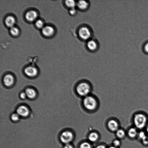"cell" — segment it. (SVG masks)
<instances>
[{"label": "cell", "instance_id": "cell-1", "mask_svg": "<svg viewBox=\"0 0 148 148\" xmlns=\"http://www.w3.org/2000/svg\"><path fill=\"white\" fill-rule=\"evenodd\" d=\"M81 104L84 111L88 113H92L98 109L100 102L96 96L91 93L82 98Z\"/></svg>", "mask_w": 148, "mask_h": 148}, {"label": "cell", "instance_id": "cell-2", "mask_svg": "<svg viewBox=\"0 0 148 148\" xmlns=\"http://www.w3.org/2000/svg\"><path fill=\"white\" fill-rule=\"evenodd\" d=\"M92 86L91 83L86 79H82L77 82L74 87L75 94L82 98L91 93Z\"/></svg>", "mask_w": 148, "mask_h": 148}, {"label": "cell", "instance_id": "cell-3", "mask_svg": "<svg viewBox=\"0 0 148 148\" xmlns=\"http://www.w3.org/2000/svg\"><path fill=\"white\" fill-rule=\"evenodd\" d=\"M132 121L133 126L138 130H143L148 123V114L143 111H137L133 114Z\"/></svg>", "mask_w": 148, "mask_h": 148}, {"label": "cell", "instance_id": "cell-4", "mask_svg": "<svg viewBox=\"0 0 148 148\" xmlns=\"http://www.w3.org/2000/svg\"><path fill=\"white\" fill-rule=\"evenodd\" d=\"M74 138L73 132L68 130L63 131L60 136V139L61 142L64 144L71 143L73 141Z\"/></svg>", "mask_w": 148, "mask_h": 148}, {"label": "cell", "instance_id": "cell-5", "mask_svg": "<svg viewBox=\"0 0 148 148\" xmlns=\"http://www.w3.org/2000/svg\"><path fill=\"white\" fill-rule=\"evenodd\" d=\"M78 33L79 37L84 40H88L92 35L90 29L86 26L81 27L78 29Z\"/></svg>", "mask_w": 148, "mask_h": 148}, {"label": "cell", "instance_id": "cell-6", "mask_svg": "<svg viewBox=\"0 0 148 148\" xmlns=\"http://www.w3.org/2000/svg\"><path fill=\"white\" fill-rule=\"evenodd\" d=\"M106 125L109 130L115 132L120 128V123L116 118L111 117L107 120Z\"/></svg>", "mask_w": 148, "mask_h": 148}, {"label": "cell", "instance_id": "cell-7", "mask_svg": "<svg viewBox=\"0 0 148 148\" xmlns=\"http://www.w3.org/2000/svg\"><path fill=\"white\" fill-rule=\"evenodd\" d=\"M139 130L134 126L130 127L126 131L127 135L130 139L137 138Z\"/></svg>", "mask_w": 148, "mask_h": 148}, {"label": "cell", "instance_id": "cell-8", "mask_svg": "<svg viewBox=\"0 0 148 148\" xmlns=\"http://www.w3.org/2000/svg\"><path fill=\"white\" fill-rule=\"evenodd\" d=\"M16 112L19 116L26 117L29 115V110L27 106L24 105H21L17 108Z\"/></svg>", "mask_w": 148, "mask_h": 148}, {"label": "cell", "instance_id": "cell-9", "mask_svg": "<svg viewBox=\"0 0 148 148\" xmlns=\"http://www.w3.org/2000/svg\"><path fill=\"white\" fill-rule=\"evenodd\" d=\"M24 71L27 76L30 77L35 76L38 73L37 69L32 66H29L26 67Z\"/></svg>", "mask_w": 148, "mask_h": 148}, {"label": "cell", "instance_id": "cell-10", "mask_svg": "<svg viewBox=\"0 0 148 148\" xmlns=\"http://www.w3.org/2000/svg\"><path fill=\"white\" fill-rule=\"evenodd\" d=\"M3 82L5 85L7 86H12L14 83V79L13 76L10 74L5 75L3 79Z\"/></svg>", "mask_w": 148, "mask_h": 148}, {"label": "cell", "instance_id": "cell-11", "mask_svg": "<svg viewBox=\"0 0 148 148\" xmlns=\"http://www.w3.org/2000/svg\"><path fill=\"white\" fill-rule=\"evenodd\" d=\"M86 46L89 50L93 51L97 49L98 45L96 40L94 39H90L88 40Z\"/></svg>", "mask_w": 148, "mask_h": 148}, {"label": "cell", "instance_id": "cell-12", "mask_svg": "<svg viewBox=\"0 0 148 148\" xmlns=\"http://www.w3.org/2000/svg\"><path fill=\"white\" fill-rule=\"evenodd\" d=\"M42 33L46 36H50L53 35L54 32V29L51 26H47L43 27L42 29Z\"/></svg>", "mask_w": 148, "mask_h": 148}, {"label": "cell", "instance_id": "cell-13", "mask_svg": "<svg viewBox=\"0 0 148 148\" xmlns=\"http://www.w3.org/2000/svg\"><path fill=\"white\" fill-rule=\"evenodd\" d=\"M99 134L95 131L90 132L87 136L88 141L90 143H95L97 141L99 138Z\"/></svg>", "mask_w": 148, "mask_h": 148}, {"label": "cell", "instance_id": "cell-14", "mask_svg": "<svg viewBox=\"0 0 148 148\" xmlns=\"http://www.w3.org/2000/svg\"><path fill=\"white\" fill-rule=\"evenodd\" d=\"M89 5V2L87 1L80 0L76 3V6L79 10H85L88 8Z\"/></svg>", "mask_w": 148, "mask_h": 148}, {"label": "cell", "instance_id": "cell-15", "mask_svg": "<svg viewBox=\"0 0 148 148\" xmlns=\"http://www.w3.org/2000/svg\"><path fill=\"white\" fill-rule=\"evenodd\" d=\"M37 16L36 12L34 10H30L27 12L25 15L26 19L29 21H33L36 19Z\"/></svg>", "mask_w": 148, "mask_h": 148}, {"label": "cell", "instance_id": "cell-16", "mask_svg": "<svg viewBox=\"0 0 148 148\" xmlns=\"http://www.w3.org/2000/svg\"><path fill=\"white\" fill-rule=\"evenodd\" d=\"M115 133L117 138L121 140L124 139L127 136L126 131L122 128H120Z\"/></svg>", "mask_w": 148, "mask_h": 148}, {"label": "cell", "instance_id": "cell-17", "mask_svg": "<svg viewBox=\"0 0 148 148\" xmlns=\"http://www.w3.org/2000/svg\"><path fill=\"white\" fill-rule=\"evenodd\" d=\"M5 23L7 26L11 28L14 25L15 23V19L12 16H8L5 18Z\"/></svg>", "mask_w": 148, "mask_h": 148}, {"label": "cell", "instance_id": "cell-18", "mask_svg": "<svg viewBox=\"0 0 148 148\" xmlns=\"http://www.w3.org/2000/svg\"><path fill=\"white\" fill-rule=\"evenodd\" d=\"M25 92L27 96L30 99L34 98L36 95V92L35 90L31 88L26 89Z\"/></svg>", "mask_w": 148, "mask_h": 148}, {"label": "cell", "instance_id": "cell-19", "mask_svg": "<svg viewBox=\"0 0 148 148\" xmlns=\"http://www.w3.org/2000/svg\"><path fill=\"white\" fill-rule=\"evenodd\" d=\"M76 3L75 1L73 0H67L65 2L66 5L70 9L75 8L76 6Z\"/></svg>", "mask_w": 148, "mask_h": 148}, {"label": "cell", "instance_id": "cell-20", "mask_svg": "<svg viewBox=\"0 0 148 148\" xmlns=\"http://www.w3.org/2000/svg\"><path fill=\"white\" fill-rule=\"evenodd\" d=\"M78 148H92L91 143L88 141H84L79 145Z\"/></svg>", "mask_w": 148, "mask_h": 148}, {"label": "cell", "instance_id": "cell-21", "mask_svg": "<svg viewBox=\"0 0 148 148\" xmlns=\"http://www.w3.org/2000/svg\"><path fill=\"white\" fill-rule=\"evenodd\" d=\"M147 135L145 131L140 130L138 132L137 138L141 141L147 137Z\"/></svg>", "mask_w": 148, "mask_h": 148}, {"label": "cell", "instance_id": "cell-22", "mask_svg": "<svg viewBox=\"0 0 148 148\" xmlns=\"http://www.w3.org/2000/svg\"><path fill=\"white\" fill-rule=\"evenodd\" d=\"M112 144V145L113 146L117 148H119L121 145V140L117 138L113 140Z\"/></svg>", "mask_w": 148, "mask_h": 148}, {"label": "cell", "instance_id": "cell-23", "mask_svg": "<svg viewBox=\"0 0 148 148\" xmlns=\"http://www.w3.org/2000/svg\"><path fill=\"white\" fill-rule=\"evenodd\" d=\"M10 32L12 35L14 36H17L19 33V31L18 29L16 27L14 26L10 28Z\"/></svg>", "mask_w": 148, "mask_h": 148}, {"label": "cell", "instance_id": "cell-24", "mask_svg": "<svg viewBox=\"0 0 148 148\" xmlns=\"http://www.w3.org/2000/svg\"><path fill=\"white\" fill-rule=\"evenodd\" d=\"M11 118L12 121H16L19 120L20 116L17 113H14L12 114Z\"/></svg>", "mask_w": 148, "mask_h": 148}, {"label": "cell", "instance_id": "cell-25", "mask_svg": "<svg viewBox=\"0 0 148 148\" xmlns=\"http://www.w3.org/2000/svg\"><path fill=\"white\" fill-rule=\"evenodd\" d=\"M35 25L37 27L41 28L43 27V23L42 20L38 19L36 21Z\"/></svg>", "mask_w": 148, "mask_h": 148}, {"label": "cell", "instance_id": "cell-26", "mask_svg": "<svg viewBox=\"0 0 148 148\" xmlns=\"http://www.w3.org/2000/svg\"><path fill=\"white\" fill-rule=\"evenodd\" d=\"M69 14L72 16L75 15L77 13V10L75 8L70 9L69 11Z\"/></svg>", "mask_w": 148, "mask_h": 148}, {"label": "cell", "instance_id": "cell-27", "mask_svg": "<svg viewBox=\"0 0 148 148\" xmlns=\"http://www.w3.org/2000/svg\"><path fill=\"white\" fill-rule=\"evenodd\" d=\"M63 148H75L71 143L64 144Z\"/></svg>", "mask_w": 148, "mask_h": 148}, {"label": "cell", "instance_id": "cell-28", "mask_svg": "<svg viewBox=\"0 0 148 148\" xmlns=\"http://www.w3.org/2000/svg\"><path fill=\"white\" fill-rule=\"evenodd\" d=\"M20 97L23 99H25L27 95L25 92H21L20 95Z\"/></svg>", "mask_w": 148, "mask_h": 148}, {"label": "cell", "instance_id": "cell-29", "mask_svg": "<svg viewBox=\"0 0 148 148\" xmlns=\"http://www.w3.org/2000/svg\"><path fill=\"white\" fill-rule=\"evenodd\" d=\"M95 148H108V147L104 145L100 144L97 145Z\"/></svg>", "mask_w": 148, "mask_h": 148}, {"label": "cell", "instance_id": "cell-30", "mask_svg": "<svg viewBox=\"0 0 148 148\" xmlns=\"http://www.w3.org/2000/svg\"><path fill=\"white\" fill-rule=\"evenodd\" d=\"M144 49L145 51L148 53V42H147L144 45Z\"/></svg>", "mask_w": 148, "mask_h": 148}, {"label": "cell", "instance_id": "cell-31", "mask_svg": "<svg viewBox=\"0 0 148 148\" xmlns=\"http://www.w3.org/2000/svg\"><path fill=\"white\" fill-rule=\"evenodd\" d=\"M144 130H145V131L146 132L148 135V123L147 124Z\"/></svg>", "mask_w": 148, "mask_h": 148}, {"label": "cell", "instance_id": "cell-32", "mask_svg": "<svg viewBox=\"0 0 148 148\" xmlns=\"http://www.w3.org/2000/svg\"><path fill=\"white\" fill-rule=\"evenodd\" d=\"M108 148H118L116 147H115L113 145H112L110 146H109L108 147Z\"/></svg>", "mask_w": 148, "mask_h": 148}]
</instances>
